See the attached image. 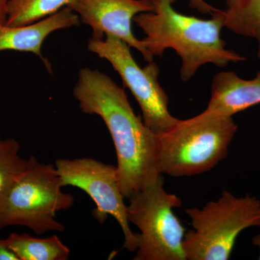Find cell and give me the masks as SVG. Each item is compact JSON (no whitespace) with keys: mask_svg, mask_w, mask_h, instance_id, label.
<instances>
[{"mask_svg":"<svg viewBox=\"0 0 260 260\" xmlns=\"http://www.w3.org/2000/svg\"><path fill=\"white\" fill-rule=\"evenodd\" d=\"M73 95L84 114L102 118L117 157L119 186L124 198L156 182L162 174L157 160V135L136 115L124 89L105 73L80 70Z\"/></svg>","mask_w":260,"mask_h":260,"instance_id":"obj_1","label":"cell"},{"mask_svg":"<svg viewBox=\"0 0 260 260\" xmlns=\"http://www.w3.org/2000/svg\"><path fill=\"white\" fill-rule=\"evenodd\" d=\"M151 1L153 11L140 13L133 20L144 32L143 42L152 55L161 56L166 49H172L180 56L183 81H189L207 63L224 68L231 62L246 60L225 48L220 35L224 27L223 10L214 13L209 20H203L177 12L173 7L176 0Z\"/></svg>","mask_w":260,"mask_h":260,"instance_id":"obj_2","label":"cell"},{"mask_svg":"<svg viewBox=\"0 0 260 260\" xmlns=\"http://www.w3.org/2000/svg\"><path fill=\"white\" fill-rule=\"evenodd\" d=\"M238 129L233 116L205 110L178 121L157 135V160L161 174L191 177L209 172L225 158Z\"/></svg>","mask_w":260,"mask_h":260,"instance_id":"obj_3","label":"cell"},{"mask_svg":"<svg viewBox=\"0 0 260 260\" xmlns=\"http://www.w3.org/2000/svg\"><path fill=\"white\" fill-rule=\"evenodd\" d=\"M185 212L193 228L183 242L186 259H229L239 234L260 227V200L249 194L237 198L224 191L217 201Z\"/></svg>","mask_w":260,"mask_h":260,"instance_id":"obj_4","label":"cell"},{"mask_svg":"<svg viewBox=\"0 0 260 260\" xmlns=\"http://www.w3.org/2000/svg\"><path fill=\"white\" fill-rule=\"evenodd\" d=\"M62 187L55 166L42 164L30 156L0 214V229L22 225L37 235L64 232V225L56 220V214L72 208L75 198L63 192Z\"/></svg>","mask_w":260,"mask_h":260,"instance_id":"obj_5","label":"cell"},{"mask_svg":"<svg viewBox=\"0 0 260 260\" xmlns=\"http://www.w3.org/2000/svg\"><path fill=\"white\" fill-rule=\"evenodd\" d=\"M164 179L129 198L128 220L140 229L134 260H186V229L173 210L182 205L177 195L164 189Z\"/></svg>","mask_w":260,"mask_h":260,"instance_id":"obj_6","label":"cell"},{"mask_svg":"<svg viewBox=\"0 0 260 260\" xmlns=\"http://www.w3.org/2000/svg\"><path fill=\"white\" fill-rule=\"evenodd\" d=\"M130 47L119 38L106 35L105 39H91L90 52L109 61L120 75L139 104L143 120L155 135L165 133L176 125L179 119L169 110V97L158 81L160 69L156 63L149 61L144 68L136 62Z\"/></svg>","mask_w":260,"mask_h":260,"instance_id":"obj_7","label":"cell"},{"mask_svg":"<svg viewBox=\"0 0 260 260\" xmlns=\"http://www.w3.org/2000/svg\"><path fill=\"white\" fill-rule=\"evenodd\" d=\"M55 167L63 186L79 188L93 200V215L101 224L112 215L120 225L124 236L123 247L130 252L138 249V234L129 226L127 205L121 192L116 166L93 158L57 159Z\"/></svg>","mask_w":260,"mask_h":260,"instance_id":"obj_8","label":"cell"},{"mask_svg":"<svg viewBox=\"0 0 260 260\" xmlns=\"http://www.w3.org/2000/svg\"><path fill=\"white\" fill-rule=\"evenodd\" d=\"M68 7L78 14L82 23L92 29L93 39L114 36L140 51L145 61H153L154 56L143 40L135 37L132 29L136 15L153 11L151 0H71Z\"/></svg>","mask_w":260,"mask_h":260,"instance_id":"obj_9","label":"cell"},{"mask_svg":"<svg viewBox=\"0 0 260 260\" xmlns=\"http://www.w3.org/2000/svg\"><path fill=\"white\" fill-rule=\"evenodd\" d=\"M80 23L78 14L67 6L54 14L28 25L9 26L4 24L0 25V51L13 50L32 53L39 56L50 70V65L42 55L44 40L51 32L78 26Z\"/></svg>","mask_w":260,"mask_h":260,"instance_id":"obj_10","label":"cell"},{"mask_svg":"<svg viewBox=\"0 0 260 260\" xmlns=\"http://www.w3.org/2000/svg\"><path fill=\"white\" fill-rule=\"evenodd\" d=\"M260 104V72L255 78L244 80L234 72H221L212 83L208 112L233 116Z\"/></svg>","mask_w":260,"mask_h":260,"instance_id":"obj_11","label":"cell"},{"mask_svg":"<svg viewBox=\"0 0 260 260\" xmlns=\"http://www.w3.org/2000/svg\"><path fill=\"white\" fill-rule=\"evenodd\" d=\"M19 260H68L70 249L56 235L34 237L28 234H10L3 239Z\"/></svg>","mask_w":260,"mask_h":260,"instance_id":"obj_12","label":"cell"},{"mask_svg":"<svg viewBox=\"0 0 260 260\" xmlns=\"http://www.w3.org/2000/svg\"><path fill=\"white\" fill-rule=\"evenodd\" d=\"M20 146L14 139L0 140V214L25 168L28 160L19 155Z\"/></svg>","mask_w":260,"mask_h":260,"instance_id":"obj_13","label":"cell"},{"mask_svg":"<svg viewBox=\"0 0 260 260\" xmlns=\"http://www.w3.org/2000/svg\"><path fill=\"white\" fill-rule=\"evenodd\" d=\"M71 0H9L6 25L21 26L54 14Z\"/></svg>","mask_w":260,"mask_h":260,"instance_id":"obj_14","label":"cell"},{"mask_svg":"<svg viewBox=\"0 0 260 260\" xmlns=\"http://www.w3.org/2000/svg\"><path fill=\"white\" fill-rule=\"evenodd\" d=\"M224 26L258 42L260 59V0H240L236 6L224 11Z\"/></svg>","mask_w":260,"mask_h":260,"instance_id":"obj_15","label":"cell"},{"mask_svg":"<svg viewBox=\"0 0 260 260\" xmlns=\"http://www.w3.org/2000/svg\"><path fill=\"white\" fill-rule=\"evenodd\" d=\"M189 6L203 14L209 13L212 15L220 10L208 4L205 0H189Z\"/></svg>","mask_w":260,"mask_h":260,"instance_id":"obj_16","label":"cell"},{"mask_svg":"<svg viewBox=\"0 0 260 260\" xmlns=\"http://www.w3.org/2000/svg\"><path fill=\"white\" fill-rule=\"evenodd\" d=\"M0 260H19L14 253L5 245L3 239H0Z\"/></svg>","mask_w":260,"mask_h":260,"instance_id":"obj_17","label":"cell"},{"mask_svg":"<svg viewBox=\"0 0 260 260\" xmlns=\"http://www.w3.org/2000/svg\"><path fill=\"white\" fill-rule=\"evenodd\" d=\"M9 0H0V25L6 24Z\"/></svg>","mask_w":260,"mask_h":260,"instance_id":"obj_18","label":"cell"},{"mask_svg":"<svg viewBox=\"0 0 260 260\" xmlns=\"http://www.w3.org/2000/svg\"><path fill=\"white\" fill-rule=\"evenodd\" d=\"M252 243L254 246H256V247L259 249V259L260 260V234H257L255 237H253Z\"/></svg>","mask_w":260,"mask_h":260,"instance_id":"obj_19","label":"cell"},{"mask_svg":"<svg viewBox=\"0 0 260 260\" xmlns=\"http://www.w3.org/2000/svg\"><path fill=\"white\" fill-rule=\"evenodd\" d=\"M240 0H227L228 8H232L236 6Z\"/></svg>","mask_w":260,"mask_h":260,"instance_id":"obj_20","label":"cell"},{"mask_svg":"<svg viewBox=\"0 0 260 260\" xmlns=\"http://www.w3.org/2000/svg\"><path fill=\"white\" fill-rule=\"evenodd\" d=\"M2 140V139H1V138H0V140Z\"/></svg>","mask_w":260,"mask_h":260,"instance_id":"obj_21","label":"cell"}]
</instances>
